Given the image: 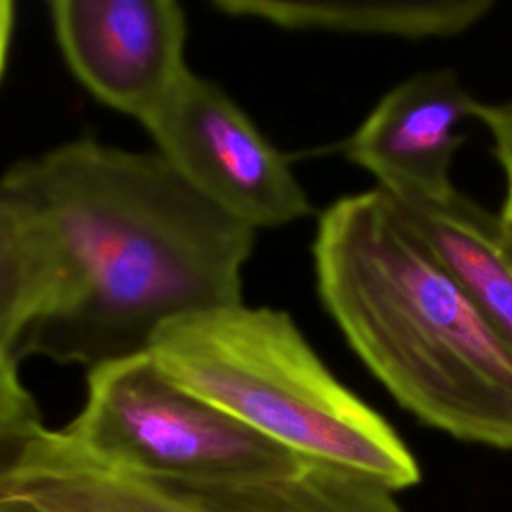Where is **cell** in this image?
I'll return each instance as SVG.
<instances>
[{
  "label": "cell",
  "instance_id": "1",
  "mask_svg": "<svg viewBox=\"0 0 512 512\" xmlns=\"http://www.w3.org/2000/svg\"><path fill=\"white\" fill-rule=\"evenodd\" d=\"M0 190L50 232L62 288L22 336L42 356L94 370L150 354L170 324L242 304L250 226L198 194L158 152L76 140L14 164Z\"/></svg>",
  "mask_w": 512,
  "mask_h": 512
},
{
  "label": "cell",
  "instance_id": "2",
  "mask_svg": "<svg viewBox=\"0 0 512 512\" xmlns=\"http://www.w3.org/2000/svg\"><path fill=\"white\" fill-rule=\"evenodd\" d=\"M312 252L326 310L398 404L512 448V350L380 188L330 204Z\"/></svg>",
  "mask_w": 512,
  "mask_h": 512
},
{
  "label": "cell",
  "instance_id": "3",
  "mask_svg": "<svg viewBox=\"0 0 512 512\" xmlns=\"http://www.w3.org/2000/svg\"><path fill=\"white\" fill-rule=\"evenodd\" d=\"M176 382L288 450L390 490L420 470L394 428L320 360L286 312L236 304L166 326L150 348Z\"/></svg>",
  "mask_w": 512,
  "mask_h": 512
},
{
  "label": "cell",
  "instance_id": "4",
  "mask_svg": "<svg viewBox=\"0 0 512 512\" xmlns=\"http://www.w3.org/2000/svg\"><path fill=\"white\" fill-rule=\"evenodd\" d=\"M62 432L98 462L146 478L256 480L304 460L176 382L152 354L90 370L86 402Z\"/></svg>",
  "mask_w": 512,
  "mask_h": 512
},
{
  "label": "cell",
  "instance_id": "5",
  "mask_svg": "<svg viewBox=\"0 0 512 512\" xmlns=\"http://www.w3.org/2000/svg\"><path fill=\"white\" fill-rule=\"evenodd\" d=\"M388 486L304 458L294 470L230 482L146 478L80 450L62 430H38L0 464V500L44 512H404Z\"/></svg>",
  "mask_w": 512,
  "mask_h": 512
},
{
  "label": "cell",
  "instance_id": "6",
  "mask_svg": "<svg viewBox=\"0 0 512 512\" xmlns=\"http://www.w3.org/2000/svg\"><path fill=\"white\" fill-rule=\"evenodd\" d=\"M144 126L158 154L198 194L252 230L286 226L312 212L286 158L206 78L188 70Z\"/></svg>",
  "mask_w": 512,
  "mask_h": 512
},
{
  "label": "cell",
  "instance_id": "7",
  "mask_svg": "<svg viewBox=\"0 0 512 512\" xmlns=\"http://www.w3.org/2000/svg\"><path fill=\"white\" fill-rule=\"evenodd\" d=\"M50 14L76 78L142 124L188 72L186 18L174 0H56Z\"/></svg>",
  "mask_w": 512,
  "mask_h": 512
},
{
  "label": "cell",
  "instance_id": "8",
  "mask_svg": "<svg viewBox=\"0 0 512 512\" xmlns=\"http://www.w3.org/2000/svg\"><path fill=\"white\" fill-rule=\"evenodd\" d=\"M480 106L448 68L414 74L378 100L348 138L346 156L392 198H440L454 190L458 126Z\"/></svg>",
  "mask_w": 512,
  "mask_h": 512
},
{
  "label": "cell",
  "instance_id": "9",
  "mask_svg": "<svg viewBox=\"0 0 512 512\" xmlns=\"http://www.w3.org/2000/svg\"><path fill=\"white\" fill-rule=\"evenodd\" d=\"M388 198L512 350V230L500 212L456 188L440 198Z\"/></svg>",
  "mask_w": 512,
  "mask_h": 512
},
{
  "label": "cell",
  "instance_id": "10",
  "mask_svg": "<svg viewBox=\"0 0 512 512\" xmlns=\"http://www.w3.org/2000/svg\"><path fill=\"white\" fill-rule=\"evenodd\" d=\"M220 10L286 28H318L348 34L436 38L460 34L494 6L490 0L440 2H294L218 0Z\"/></svg>",
  "mask_w": 512,
  "mask_h": 512
},
{
  "label": "cell",
  "instance_id": "11",
  "mask_svg": "<svg viewBox=\"0 0 512 512\" xmlns=\"http://www.w3.org/2000/svg\"><path fill=\"white\" fill-rule=\"evenodd\" d=\"M62 266L44 224L0 190V358L16 362L26 330L58 300Z\"/></svg>",
  "mask_w": 512,
  "mask_h": 512
},
{
  "label": "cell",
  "instance_id": "12",
  "mask_svg": "<svg viewBox=\"0 0 512 512\" xmlns=\"http://www.w3.org/2000/svg\"><path fill=\"white\" fill-rule=\"evenodd\" d=\"M42 428L36 402L16 374V362L0 358V464Z\"/></svg>",
  "mask_w": 512,
  "mask_h": 512
},
{
  "label": "cell",
  "instance_id": "13",
  "mask_svg": "<svg viewBox=\"0 0 512 512\" xmlns=\"http://www.w3.org/2000/svg\"><path fill=\"white\" fill-rule=\"evenodd\" d=\"M476 120H480L490 138L494 156L504 174V202L500 208V216L506 226L512 230V100L502 104H482Z\"/></svg>",
  "mask_w": 512,
  "mask_h": 512
},
{
  "label": "cell",
  "instance_id": "14",
  "mask_svg": "<svg viewBox=\"0 0 512 512\" xmlns=\"http://www.w3.org/2000/svg\"><path fill=\"white\" fill-rule=\"evenodd\" d=\"M12 22H14V4L10 0H0V78H2L4 64H6Z\"/></svg>",
  "mask_w": 512,
  "mask_h": 512
},
{
  "label": "cell",
  "instance_id": "15",
  "mask_svg": "<svg viewBox=\"0 0 512 512\" xmlns=\"http://www.w3.org/2000/svg\"><path fill=\"white\" fill-rule=\"evenodd\" d=\"M0 512H44L34 506H28L24 502H12V500H0Z\"/></svg>",
  "mask_w": 512,
  "mask_h": 512
}]
</instances>
